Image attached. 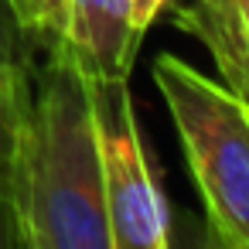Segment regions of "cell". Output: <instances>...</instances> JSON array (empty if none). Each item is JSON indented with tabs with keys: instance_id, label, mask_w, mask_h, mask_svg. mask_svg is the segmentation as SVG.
<instances>
[{
	"instance_id": "cell-1",
	"label": "cell",
	"mask_w": 249,
	"mask_h": 249,
	"mask_svg": "<svg viewBox=\"0 0 249 249\" xmlns=\"http://www.w3.org/2000/svg\"><path fill=\"white\" fill-rule=\"evenodd\" d=\"M7 195L24 249H113L89 86L62 45L28 69Z\"/></svg>"
},
{
	"instance_id": "cell-2",
	"label": "cell",
	"mask_w": 249,
	"mask_h": 249,
	"mask_svg": "<svg viewBox=\"0 0 249 249\" xmlns=\"http://www.w3.org/2000/svg\"><path fill=\"white\" fill-rule=\"evenodd\" d=\"M208 232L225 249H249V106L174 55L154 62Z\"/></svg>"
},
{
	"instance_id": "cell-3",
	"label": "cell",
	"mask_w": 249,
	"mask_h": 249,
	"mask_svg": "<svg viewBox=\"0 0 249 249\" xmlns=\"http://www.w3.org/2000/svg\"><path fill=\"white\" fill-rule=\"evenodd\" d=\"M86 86L96 123L113 249H167L171 215L143 147L130 79L86 75Z\"/></svg>"
},
{
	"instance_id": "cell-4",
	"label": "cell",
	"mask_w": 249,
	"mask_h": 249,
	"mask_svg": "<svg viewBox=\"0 0 249 249\" xmlns=\"http://www.w3.org/2000/svg\"><path fill=\"white\" fill-rule=\"evenodd\" d=\"M143 35L133 28V0H65L58 41L92 79H130Z\"/></svg>"
},
{
	"instance_id": "cell-5",
	"label": "cell",
	"mask_w": 249,
	"mask_h": 249,
	"mask_svg": "<svg viewBox=\"0 0 249 249\" xmlns=\"http://www.w3.org/2000/svg\"><path fill=\"white\" fill-rule=\"evenodd\" d=\"M174 21L208 48L215 69H218V82L249 106V41L208 4V0H198L195 7L178 11Z\"/></svg>"
},
{
	"instance_id": "cell-6",
	"label": "cell",
	"mask_w": 249,
	"mask_h": 249,
	"mask_svg": "<svg viewBox=\"0 0 249 249\" xmlns=\"http://www.w3.org/2000/svg\"><path fill=\"white\" fill-rule=\"evenodd\" d=\"M28 69L0 65V164L4 167L18 147L21 120H24V106H28Z\"/></svg>"
},
{
	"instance_id": "cell-7",
	"label": "cell",
	"mask_w": 249,
	"mask_h": 249,
	"mask_svg": "<svg viewBox=\"0 0 249 249\" xmlns=\"http://www.w3.org/2000/svg\"><path fill=\"white\" fill-rule=\"evenodd\" d=\"M38 38L21 21L14 0H0V65H21L28 69L38 55Z\"/></svg>"
},
{
	"instance_id": "cell-8",
	"label": "cell",
	"mask_w": 249,
	"mask_h": 249,
	"mask_svg": "<svg viewBox=\"0 0 249 249\" xmlns=\"http://www.w3.org/2000/svg\"><path fill=\"white\" fill-rule=\"evenodd\" d=\"M21 21L28 24V31L38 38V45H52L58 41L62 31V18H65V0H14Z\"/></svg>"
},
{
	"instance_id": "cell-9",
	"label": "cell",
	"mask_w": 249,
	"mask_h": 249,
	"mask_svg": "<svg viewBox=\"0 0 249 249\" xmlns=\"http://www.w3.org/2000/svg\"><path fill=\"white\" fill-rule=\"evenodd\" d=\"M18 246H21V235H18L11 195H7V167L0 164V249H18Z\"/></svg>"
},
{
	"instance_id": "cell-10",
	"label": "cell",
	"mask_w": 249,
	"mask_h": 249,
	"mask_svg": "<svg viewBox=\"0 0 249 249\" xmlns=\"http://www.w3.org/2000/svg\"><path fill=\"white\" fill-rule=\"evenodd\" d=\"M208 4L249 41V0H208Z\"/></svg>"
},
{
	"instance_id": "cell-11",
	"label": "cell",
	"mask_w": 249,
	"mask_h": 249,
	"mask_svg": "<svg viewBox=\"0 0 249 249\" xmlns=\"http://www.w3.org/2000/svg\"><path fill=\"white\" fill-rule=\"evenodd\" d=\"M171 4V0H133V28L147 35V28L157 21V14Z\"/></svg>"
}]
</instances>
